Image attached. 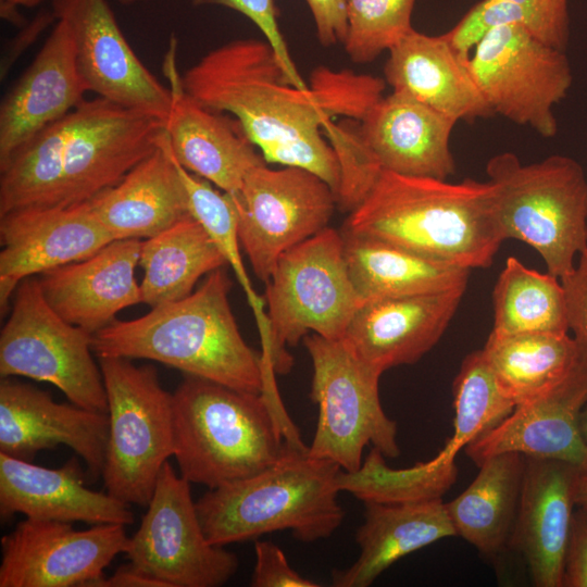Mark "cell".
Here are the masks:
<instances>
[{
	"label": "cell",
	"instance_id": "obj_1",
	"mask_svg": "<svg viewBox=\"0 0 587 587\" xmlns=\"http://www.w3.org/2000/svg\"><path fill=\"white\" fill-rule=\"evenodd\" d=\"M385 80L317 66L308 89L290 85L266 40L215 48L182 75L184 90L205 109L233 114L265 162L307 170L336 193L337 154L323 138L333 117L361 120L383 97Z\"/></svg>",
	"mask_w": 587,
	"mask_h": 587
},
{
	"label": "cell",
	"instance_id": "obj_2",
	"mask_svg": "<svg viewBox=\"0 0 587 587\" xmlns=\"http://www.w3.org/2000/svg\"><path fill=\"white\" fill-rule=\"evenodd\" d=\"M342 230L469 270L488 267L504 241L489 182L450 183L389 171L380 172Z\"/></svg>",
	"mask_w": 587,
	"mask_h": 587
},
{
	"label": "cell",
	"instance_id": "obj_3",
	"mask_svg": "<svg viewBox=\"0 0 587 587\" xmlns=\"http://www.w3.org/2000/svg\"><path fill=\"white\" fill-rule=\"evenodd\" d=\"M232 282L224 267L211 272L189 296L118 321L91 336L97 357L160 362L227 387L262 394L263 364L245 341L233 314Z\"/></svg>",
	"mask_w": 587,
	"mask_h": 587
},
{
	"label": "cell",
	"instance_id": "obj_4",
	"mask_svg": "<svg viewBox=\"0 0 587 587\" xmlns=\"http://www.w3.org/2000/svg\"><path fill=\"white\" fill-rule=\"evenodd\" d=\"M173 415L179 473L209 489L253 476L303 445L262 394L191 375L173 392Z\"/></svg>",
	"mask_w": 587,
	"mask_h": 587
},
{
	"label": "cell",
	"instance_id": "obj_5",
	"mask_svg": "<svg viewBox=\"0 0 587 587\" xmlns=\"http://www.w3.org/2000/svg\"><path fill=\"white\" fill-rule=\"evenodd\" d=\"M340 471L333 461L311 457L308 446H291L270 467L199 498L203 532L222 547L279 530L303 542L328 538L345 517L337 500Z\"/></svg>",
	"mask_w": 587,
	"mask_h": 587
},
{
	"label": "cell",
	"instance_id": "obj_6",
	"mask_svg": "<svg viewBox=\"0 0 587 587\" xmlns=\"http://www.w3.org/2000/svg\"><path fill=\"white\" fill-rule=\"evenodd\" d=\"M495 212L504 240L534 248L559 279L587 249V177L573 158L554 154L523 164L512 152L486 165Z\"/></svg>",
	"mask_w": 587,
	"mask_h": 587
},
{
	"label": "cell",
	"instance_id": "obj_7",
	"mask_svg": "<svg viewBox=\"0 0 587 587\" xmlns=\"http://www.w3.org/2000/svg\"><path fill=\"white\" fill-rule=\"evenodd\" d=\"M268 339L262 361L288 373L287 351L309 332L342 339L360 305L345 257L341 232L326 227L282 254L266 283Z\"/></svg>",
	"mask_w": 587,
	"mask_h": 587
},
{
	"label": "cell",
	"instance_id": "obj_8",
	"mask_svg": "<svg viewBox=\"0 0 587 587\" xmlns=\"http://www.w3.org/2000/svg\"><path fill=\"white\" fill-rule=\"evenodd\" d=\"M108 400L109 439L102 477L107 492L147 507L163 465L174 453L173 394L154 366L99 358Z\"/></svg>",
	"mask_w": 587,
	"mask_h": 587
},
{
	"label": "cell",
	"instance_id": "obj_9",
	"mask_svg": "<svg viewBox=\"0 0 587 587\" xmlns=\"http://www.w3.org/2000/svg\"><path fill=\"white\" fill-rule=\"evenodd\" d=\"M303 344L313 365L310 398L319 405L309 454L333 461L345 472L361 467L369 445L384 457H398L397 423L379 399L383 373L360 360L342 339L312 334Z\"/></svg>",
	"mask_w": 587,
	"mask_h": 587
},
{
	"label": "cell",
	"instance_id": "obj_10",
	"mask_svg": "<svg viewBox=\"0 0 587 587\" xmlns=\"http://www.w3.org/2000/svg\"><path fill=\"white\" fill-rule=\"evenodd\" d=\"M0 333L1 378L23 376L49 383L74 404L108 413L100 366L91 336L61 317L43 297L39 278L15 289Z\"/></svg>",
	"mask_w": 587,
	"mask_h": 587
},
{
	"label": "cell",
	"instance_id": "obj_11",
	"mask_svg": "<svg viewBox=\"0 0 587 587\" xmlns=\"http://www.w3.org/2000/svg\"><path fill=\"white\" fill-rule=\"evenodd\" d=\"M467 67L494 113L542 137L557 135L553 108L573 82L564 50L545 43L523 24L510 23L484 37Z\"/></svg>",
	"mask_w": 587,
	"mask_h": 587
},
{
	"label": "cell",
	"instance_id": "obj_12",
	"mask_svg": "<svg viewBox=\"0 0 587 587\" xmlns=\"http://www.w3.org/2000/svg\"><path fill=\"white\" fill-rule=\"evenodd\" d=\"M62 124L60 207L87 202L117 184L165 134L161 117L101 97L84 99Z\"/></svg>",
	"mask_w": 587,
	"mask_h": 587
},
{
	"label": "cell",
	"instance_id": "obj_13",
	"mask_svg": "<svg viewBox=\"0 0 587 587\" xmlns=\"http://www.w3.org/2000/svg\"><path fill=\"white\" fill-rule=\"evenodd\" d=\"M189 482L167 461L147 512L125 551L130 564L166 587H217L236 573L237 557L209 542Z\"/></svg>",
	"mask_w": 587,
	"mask_h": 587
},
{
	"label": "cell",
	"instance_id": "obj_14",
	"mask_svg": "<svg viewBox=\"0 0 587 587\" xmlns=\"http://www.w3.org/2000/svg\"><path fill=\"white\" fill-rule=\"evenodd\" d=\"M238 236L255 276L270 280L283 253L328 227L337 207L334 190L315 174L294 166L250 170L230 195Z\"/></svg>",
	"mask_w": 587,
	"mask_h": 587
},
{
	"label": "cell",
	"instance_id": "obj_15",
	"mask_svg": "<svg viewBox=\"0 0 587 587\" xmlns=\"http://www.w3.org/2000/svg\"><path fill=\"white\" fill-rule=\"evenodd\" d=\"M128 539L124 525L78 530L26 517L1 538L0 587H87L125 553Z\"/></svg>",
	"mask_w": 587,
	"mask_h": 587
},
{
	"label": "cell",
	"instance_id": "obj_16",
	"mask_svg": "<svg viewBox=\"0 0 587 587\" xmlns=\"http://www.w3.org/2000/svg\"><path fill=\"white\" fill-rule=\"evenodd\" d=\"M53 17L70 24L77 66L89 91L166 121L171 92L141 63L107 0H53Z\"/></svg>",
	"mask_w": 587,
	"mask_h": 587
},
{
	"label": "cell",
	"instance_id": "obj_17",
	"mask_svg": "<svg viewBox=\"0 0 587 587\" xmlns=\"http://www.w3.org/2000/svg\"><path fill=\"white\" fill-rule=\"evenodd\" d=\"M113 240L87 202L28 208L0 216L1 313L8 311L25 278L87 259Z\"/></svg>",
	"mask_w": 587,
	"mask_h": 587
},
{
	"label": "cell",
	"instance_id": "obj_18",
	"mask_svg": "<svg viewBox=\"0 0 587 587\" xmlns=\"http://www.w3.org/2000/svg\"><path fill=\"white\" fill-rule=\"evenodd\" d=\"M458 122L413 98L392 91L361 120L345 118V133L382 171L447 179L455 163L450 137Z\"/></svg>",
	"mask_w": 587,
	"mask_h": 587
},
{
	"label": "cell",
	"instance_id": "obj_19",
	"mask_svg": "<svg viewBox=\"0 0 587 587\" xmlns=\"http://www.w3.org/2000/svg\"><path fill=\"white\" fill-rule=\"evenodd\" d=\"M108 439V413L59 403L30 384L1 378L0 452L29 461L40 450L64 445L97 477L102 475Z\"/></svg>",
	"mask_w": 587,
	"mask_h": 587
},
{
	"label": "cell",
	"instance_id": "obj_20",
	"mask_svg": "<svg viewBox=\"0 0 587 587\" xmlns=\"http://www.w3.org/2000/svg\"><path fill=\"white\" fill-rule=\"evenodd\" d=\"M168 48L163 73L171 92V109L165 121L171 153L190 173L235 195L248 172L266 162L257 153L237 120L205 109L184 90L175 39Z\"/></svg>",
	"mask_w": 587,
	"mask_h": 587
},
{
	"label": "cell",
	"instance_id": "obj_21",
	"mask_svg": "<svg viewBox=\"0 0 587 587\" xmlns=\"http://www.w3.org/2000/svg\"><path fill=\"white\" fill-rule=\"evenodd\" d=\"M586 401L587 363L580 359L560 384L515 405L501 422L470 442L465 452L478 466L494 455L516 452L587 467V445L579 428Z\"/></svg>",
	"mask_w": 587,
	"mask_h": 587
},
{
	"label": "cell",
	"instance_id": "obj_22",
	"mask_svg": "<svg viewBox=\"0 0 587 587\" xmlns=\"http://www.w3.org/2000/svg\"><path fill=\"white\" fill-rule=\"evenodd\" d=\"M464 291L459 288L363 302L342 341L360 360L382 373L413 364L438 342Z\"/></svg>",
	"mask_w": 587,
	"mask_h": 587
},
{
	"label": "cell",
	"instance_id": "obj_23",
	"mask_svg": "<svg viewBox=\"0 0 587 587\" xmlns=\"http://www.w3.org/2000/svg\"><path fill=\"white\" fill-rule=\"evenodd\" d=\"M579 469L562 460L524 455L520 499L508 544L522 553L537 587H562Z\"/></svg>",
	"mask_w": 587,
	"mask_h": 587
},
{
	"label": "cell",
	"instance_id": "obj_24",
	"mask_svg": "<svg viewBox=\"0 0 587 587\" xmlns=\"http://www.w3.org/2000/svg\"><path fill=\"white\" fill-rule=\"evenodd\" d=\"M89 89L77 66L70 24H57L0 107V168L39 132L74 110Z\"/></svg>",
	"mask_w": 587,
	"mask_h": 587
},
{
	"label": "cell",
	"instance_id": "obj_25",
	"mask_svg": "<svg viewBox=\"0 0 587 587\" xmlns=\"http://www.w3.org/2000/svg\"><path fill=\"white\" fill-rule=\"evenodd\" d=\"M140 239H116L95 254L42 273L41 290L65 321L93 335L125 308L142 302L135 277Z\"/></svg>",
	"mask_w": 587,
	"mask_h": 587
},
{
	"label": "cell",
	"instance_id": "obj_26",
	"mask_svg": "<svg viewBox=\"0 0 587 587\" xmlns=\"http://www.w3.org/2000/svg\"><path fill=\"white\" fill-rule=\"evenodd\" d=\"M92 525L134 523L129 504L89 489L76 458L59 469L36 465L0 452V516Z\"/></svg>",
	"mask_w": 587,
	"mask_h": 587
},
{
	"label": "cell",
	"instance_id": "obj_27",
	"mask_svg": "<svg viewBox=\"0 0 587 587\" xmlns=\"http://www.w3.org/2000/svg\"><path fill=\"white\" fill-rule=\"evenodd\" d=\"M388 52L384 74L392 91L457 122L495 114L445 34L429 36L413 28Z\"/></svg>",
	"mask_w": 587,
	"mask_h": 587
},
{
	"label": "cell",
	"instance_id": "obj_28",
	"mask_svg": "<svg viewBox=\"0 0 587 587\" xmlns=\"http://www.w3.org/2000/svg\"><path fill=\"white\" fill-rule=\"evenodd\" d=\"M87 203L115 240L147 239L191 216L166 133L155 151Z\"/></svg>",
	"mask_w": 587,
	"mask_h": 587
},
{
	"label": "cell",
	"instance_id": "obj_29",
	"mask_svg": "<svg viewBox=\"0 0 587 587\" xmlns=\"http://www.w3.org/2000/svg\"><path fill=\"white\" fill-rule=\"evenodd\" d=\"M363 503L364 522L355 533L360 553L350 566L333 571L335 587L370 586L401 558L457 536L442 499Z\"/></svg>",
	"mask_w": 587,
	"mask_h": 587
},
{
	"label": "cell",
	"instance_id": "obj_30",
	"mask_svg": "<svg viewBox=\"0 0 587 587\" xmlns=\"http://www.w3.org/2000/svg\"><path fill=\"white\" fill-rule=\"evenodd\" d=\"M350 278L360 304L366 301L466 288L471 270L398 245L341 232Z\"/></svg>",
	"mask_w": 587,
	"mask_h": 587
},
{
	"label": "cell",
	"instance_id": "obj_31",
	"mask_svg": "<svg viewBox=\"0 0 587 587\" xmlns=\"http://www.w3.org/2000/svg\"><path fill=\"white\" fill-rule=\"evenodd\" d=\"M524 455L505 452L488 458L467 488L446 508L458 536L494 558L509 542L516 515Z\"/></svg>",
	"mask_w": 587,
	"mask_h": 587
},
{
	"label": "cell",
	"instance_id": "obj_32",
	"mask_svg": "<svg viewBox=\"0 0 587 587\" xmlns=\"http://www.w3.org/2000/svg\"><path fill=\"white\" fill-rule=\"evenodd\" d=\"M142 303L150 308L189 296L203 275L227 262L203 227L188 216L141 242Z\"/></svg>",
	"mask_w": 587,
	"mask_h": 587
},
{
	"label": "cell",
	"instance_id": "obj_33",
	"mask_svg": "<svg viewBox=\"0 0 587 587\" xmlns=\"http://www.w3.org/2000/svg\"><path fill=\"white\" fill-rule=\"evenodd\" d=\"M482 350L500 389L515 405L560 384L580 361L569 334L490 333Z\"/></svg>",
	"mask_w": 587,
	"mask_h": 587
},
{
	"label": "cell",
	"instance_id": "obj_34",
	"mask_svg": "<svg viewBox=\"0 0 587 587\" xmlns=\"http://www.w3.org/2000/svg\"><path fill=\"white\" fill-rule=\"evenodd\" d=\"M492 334H569L561 280L509 257L494 289Z\"/></svg>",
	"mask_w": 587,
	"mask_h": 587
},
{
	"label": "cell",
	"instance_id": "obj_35",
	"mask_svg": "<svg viewBox=\"0 0 587 587\" xmlns=\"http://www.w3.org/2000/svg\"><path fill=\"white\" fill-rule=\"evenodd\" d=\"M458 476L455 463L434 459L408 469L387 466L384 454L373 448L355 472L340 471L338 487L362 502H411L441 499Z\"/></svg>",
	"mask_w": 587,
	"mask_h": 587
},
{
	"label": "cell",
	"instance_id": "obj_36",
	"mask_svg": "<svg viewBox=\"0 0 587 587\" xmlns=\"http://www.w3.org/2000/svg\"><path fill=\"white\" fill-rule=\"evenodd\" d=\"M453 434L438 455L454 461L457 453L508 416L515 404L502 392L483 350L467 354L453 382Z\"/></svg>",
	"mask_w": 587,
	"mask_h": 587
},
{
	"label": "cell",
	"instance_id": "obj_37",
	"mask_svg": "<svg viewBox=\"0 0 587 587\" xmlns=\"http://www.w3.org/2000/svg\"><path fill=\"white\" fill-rule=\"evenodd\" d=\"M175 163L186 190L189 214L203 227L232 267L253 312L258 330H267L265 300L253 289L241 258L238 213L233 197L214 189L210 182L190 173L176 160Z\"/></svg>",
	"mask_w": 587,
	"mask_h": 587
},
{
	"label": "cell",
	"instance_id": "obj_38",
	"mask_svg": "<svg viewBox=\"0 0 587 587\" xmlns=\"http://www.w3.org/2000/svg\"><path fill=\"white\" fill-rule=\"evenodd\" d=\"M345 51L355 63H369L388 51L413 27L415 0H346Z\"/></svg>",
	"mask_w": 587,
	"mask_h": 587
},
{
	"label": "cell",
	"instance_id": "obj_39",
	"mask_svg": "<svg viewBox=\"0 0 587 587\" xmlns=\"http://www.w3.org/2000/svg\"><path fill=\"white\" fill-rule=\"evenodd\" d=\"M521 9L504 0H480L445 34L458 55L469 61L475 47L494 28L510 23H523Z\"/></svg>",
	"mask_w": 587,
	"mask_h": 587
},
{
	"label": "cell",
	"instance_id": "obj_40",
	"mask_svg": "<svg viewBox=\"0 0 587 587\" xmlns=\"http://www.w3.org/2000/svg\"><path fill=\"white\" fill-rule=\"evenodd\" d=\"M203 2L226 7L249 18L272 47L286 80L299 89L309 88L296 67L278 26V11L274 0H203Z\"/></svg>",
	"mask_w": 587,
	"mask_h": 587
},
{
	"label": "cell",
	"instance_id": "obj_41",
	"mask_svg": "<svg viewBox=\"0 0 587 587\" xmlns=\"http://www.w3.org/2000/svg\"><path fill=\"white\" fill-rule=\"evenodd\" d=\"M523 13L524 26L545 43L564 50L570 36L569 0H504Z\"/></svg>",
	"mask_w": 587,
	"mask_h": 587
},
{
	"label": "cell",
	"instance_id": "obj_42",
	"mask_svg": "<svg viewBox=\"0 0 587 587\" xmlns=\"http://www.w3.org/2000/svg\"><path fill=\"white\" fill-rule=\"evenodd\" d=\"M255 564L251 577L253 587H317L320 584L298 573L283 550L266 540L254 542Z\"/></svg>",
	"mask_w": 587,
	"mask_h": 587
},
{
	"label": "cell",
	"instance_id": "obj_43",
	"mask_svg": "<svg viewBox=\"0 0 587 587\" xmlns=\"http://www.w3.org/2000/svg\"><path fill=\"white\" fill-rule=\"evenodd\" d=\"M565 294L569 330L579 357L587 363V249L571 273L560 279Z\"/></svg>",
	"mask_w": 587,
	"mask_h": 587
},
{
	"label": "cell",
	"instance_id": "obj_44",
	"mask_svg": "<svg viewBox=\"0 0 587 587\" xmlns=\"http://www.w3.org/2000/svg\"><path fill=\"white\" fill-rule=\"evenodd\" d=\"M562 587H587V504L576 505L573 512Z\"/></svg>",
	"mask_w": 587,
	"mask_h": 587
},
{
	"label": "cell",
	"instance_id": "obj_45",
	"mask_svg": "<svg viewBox=\"0 0 587 587\" xmlns=\"http://www.w3.org/2000/svg\"><path fill=\"white\" fill-rule=\"evenodd\" d=\"M316 28L319 41L324 47L344 43L347 30L346 0H305Z\"/></svg>",
	"mask_w": 587,
	"mask_h": 587
},
{
	"label": "cell",
	"instance_id": "obj_46",
	"mask_svg": "<svg viewBox=\"0 0 587 587\" xmlns=\"http://www.w3.org/2000/svg\"><path fill=\"white\" fill-rule=\"evenodd\" d=\"M87 587H166V585L129 563L118 567L110 577L101 575L95 578Z\"/></svg>",
	"mask_w": 587,
	"mask_h": 587
},
{
	"label": "cell",
	"instance_id": "obj_47",
	"mask_svg": "<svg viewBox=\"0 0 587 587\" xmlns=\"http://www.w3.org/2000/svg\"><path fill=\"white\" fill-rule=\"evenodd\" d=\"M43 1L45 0H0V12L2 17L15 23L20 18L17 7L33 8Z\"/></svg>",
	"mask_w": 587,
	"mask_h": 587
},
{
	"label": "cell",
	"instance_id": "obj_48",
	"mask_svg": "<svg viewBox=\"0 0 587 587\" xmlns=\"http://www.w3.org/2000/svg\"><path fill=\"white\" fill-rule=\"evenodd\" d=\"M574 499L576 505L587 504V467H580L575 482Z\"/></svg>",
	"mask_w": 587,
	"mask_h": 587
},
{
	"label": "cell",
	"instance_id": "obj_49",
	"mask_svg": "<svg viewBox=\"0 0 587 587\" xmlns=\"http://www.w3.org/2000/svg\"><path fill=\"white\" fill-rule=\"evenodd\" d=\"M579 428L585 444L587 445V401L579 415Z\"/></svg>",
	"mask_w": 587,
	"mask_h": 587
},
{
	"label": "cell",
	"instance_id": "obj_50",
	"mask_svg": "<svg viewBox=\"0 0 587 587\" xmlns=\"http://www.w3.org/2000/svg\"><path fill=\"white\" fill-rule=\"evenodd\" d=\"M115 1L120 2L121 4L128 5V4L147 1V0H115Z\"/></svg>",
	"mask_w": 587,
	"mask_h": 587
}]
</instances>
